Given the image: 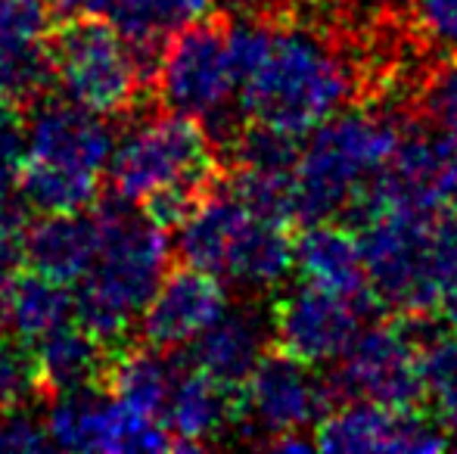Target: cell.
I'll list each match as a JSON object with an SVG mask.
<instances>
[{
  "instance_id": "obj_1",
  "label": "cell",
  "mask_w": 457,
  "mask_h": 454,
  "mask_svg": "<svg viewBox=\"0 0 457 454\" xmlns=\"http://www.w3.org/2000/svg\"><path fill=\"white\" fill-rule=\"evenodd\" d=\"M364 85L367 78L324 29L271 22L268 47L237 87V103L246 119L308 137L364 94Z\"/></svg>"
},
{
  "instance_id": "obj_2",
  "label": "cell",
  "mask_w": 457,
  "mask_h": 454,
  "mask_svg": "<svg viewBox=\"0 0 457 454\" xmlns=\"http://www.w3.org/2000/svg\"><path fill=\"white\" fill-rule=\"evenodd\" d=\"M94 212L100 219V252L79 280L75 321L106 349H121L131 324L162 284L171 249L165 230L134 202L115 196L94 206Z\"/></svg>"
},
{
  "instance_id": "obj_3",
  "label": "cell",
  "mask_w": 457,
  "mask_h": 454,
  "mask_svg": "<svg viewBox=\"0 0 457 454\" xmlns=\"http://www.w3.org/2000/svg\"><path fill=\"white\" fill-rule=\"evenodd\" d=\"M411 112L389 100L339 112L314 128L295 165V225L343 219L355 196L392 162Z\"/></svg>"
},
{
  "instance_id": "obj_4",
  "label": "cell",
  "mask_w": 457,
  "mask_h": 454,
  "mask_svg": "<svg viewBox=\"0 0 457 454\" xmlns=\"http://www.w3.org/2000/svg\"><path fill=\"white\" fill-rule=\"evenodd\" d=\"M106 171L112 194L134 206L175 184L215 187L224 175L212 131L199 119L181 112H165L131 128L112 146Z\"/></svg>"
},
{
  "instance_id": "obj_5",
  "label": "cell",
  "mask_w": 457,
  "mask_h": 454,
  "mask_svg": "<svg viewBox=\"0 0 457 454\" xmlns=\"http://www.w3.org/2000/svg\"><path fill=\"white\" fill-rule=\"evenodd\" d=\"M153 85L165 110L193 115L209 131H221L224 140L246 119L243 112L234 115L237 72L230 56V22L218 16L196 19L169 37Z\"/></svg>"
},
{
  "instance_id": "obj_6",
  "label": "cell",
  "mask_w": 457,
  "mask_h": 454,
  "mask_svg": "<svg viewBox=\"0 0 457 454\" xmlns=\"http://www.w3.org/2000/svg\"><path fill=\"white\" fill-rule=\"evenodd\" d=\"M54 81L66 100L103 119L121 115L144 97V75L125 35L106 16H72L50 31Z\"/></svg>"
},
{
  "instance_id": "obj_7",
  "label": "cell",
  "mask_w": 457,
  "mask_h": 454,
  "mask_svg": "<svg viewBox=\"0 0 457 454\" xmlns=\"http://www.w3.org/2000/svg\"><path fill=\"white\" fill-rule=\"evenodd\" d=\"M436 212L379 209L352 234L361 246L370 290L386 315H427L442 309L433 268Z\"/></svg>"
},
{
  "instance_id": "obj_8",
  "label": "cell",
  "mask_w": 457,
  "mask_h": 454,
  "mask_svg": "<svg viewBox=\"0 0 457 454\" xmlns=\"http://www.w3.org/2000/svg\"><path fill=\"white\" fill-rule=\"evenodd\" d=\"M324 383L333 408L355 399L389 408H427L423 349L404 315H389L383 324L358 330Z\"/></svg>"
},
{
  "instance_id": "obj_9",
  "label": "cell",
  "mask_w": 457,
  "mask_h": 454,
  "mask_svg": "<svg viewBox=\"0 0 457 454\" xmlns=\"http://www.w3.org/2000/svg\"><path fill=\"white\" fill-rule=\"evenodd\" d=\"M44 424L54 449L66 451H175L162 417H153L100 386L56 395Z\"/></svg>"
},
{
  "instance_id": "obj_10",
  "label": "cell",
  "mask_w": 457,
  "mask_h": 454,
  "mask_svg": "<svg viewBox=\"0 0 457 454\" xmlns=\"http://www.w3.org/2000/svg\"><path fill=\"white\" fill-rule=\"evenodd\" d=\"M314 445L320 451H445L448 430L427 408H389L379 401H343L314 424Z\"/></svg>"
},
{
  "instance_id": "obj_11",
  "label": "cell",
  "mask_w": 457,
  "mask_h": 454,
  "mask_svg": "<svg viewBox=\"0 0 457 454\" xmlns=\"http://www.w3.org/2000/svg\"><path fill=\"white\" fill-rule=\"evenodd\" d=\"M318 367L295 361L271 349L243 386L240 430L259 433L255 442L265 445L280 433H305L330 411L327 383L318 380Z\"/></svg>"
},
{
  "instance_id": "obj_12",
  "label": "cell",
  "mask_w": 457,
  "mask_h": 454,
  "mask_svg": "<svg viewBox=\"0 0 457 454\" xmlns=\"http://www.w3.org/2000/svg\"><path fill=\"white\" fill-rule=\"evenodd\" d=\"M361 311L349 299L302 280V286L274 299L271 343L277 351L308 367H324L339 361L361 330Z\"/></svg>"
},
{
  "instance_id": "obj_13",
  "label": "cell",
  "mask_w": 457,
  "mask_h": 454,
  "mask_svg": "<svg viewBox=\"0 0 457 454\" xmlns=\"http://www.w3.org/2000/svg\"><path fill=\"white\" fill-rule=\"evenodd\" d=\"M228 311V290L221 277L203 268L184 265L165 271L162 284L140 315V334L153 349L175 351L193 345Z\"/></svg>"
},
{
  "instance_id": "obj_14",
  "label": "cell",
  "mask_w": 457,
  "mask_h": 454,
  "mask_svg": "<svg viewBox=\"0 0 457 454\" xmlns=\"http://www.w3.org/2000/svg\"><path fill=\"white\" fill-rule=\"evenodd\" d=\"M112 146L106 119L72 100L37 103L25 134V159L94 177H103V171L109 169Z\"/></svg>"
},
{
  "instance_id": "obj_15",
  "label": "cell",
  "mask_w": 457,
  "mask_h": 454,
  "mask_svg": "<svg viewBox=\"0 0 457 454\" xmlns=\"http://www.w3.org/2000/svg\"><path fill=\"white\" fill-rule=\"evenodd\" d=\"M295 271L305 284L349 299L361 318L386 315L370 290L358 236L339 221L302 225L295 234Z\"/></svg>"
},
{
  "instance_id": "obj_16",
  "label": "cell",
  "mask_w": 457,
  "mask_h": 454,
  "mask_svg": "<svg viewBox=\"0 0 457 454\" xmlns=\"http://www.w3.org/2000/svg\"><path fill=\"white\" fill-rule=\"evenodd\" d=\"M243 420V389H230L218 383L203 367L178 370L165 405V426L175 439V451H199L237 430Z\"/></svg>"
},
{
  "instance_id": "obj_17",
  "label": "cell",
  "mask_w": 457,
  "mask_h": 454,
  "mask_svg": "<svg viewBox=\"0 0 457 454\" xmlns=\"http://www.w3.org/2000/svg\"><path fill=\"white\" fill-rule=\"evenodd\" d=\"M100 252V219L96 212H56L29 225L25 261L62 284H79L94 268Z\"/></svg>"
},
{
  "instance_id": "obj_18",
  "label": "cell",
  "mask_w": 457,
  "mask_h": 454,
  "mask_svg": "<svg viewBox=\"0 0 457 454\" xmlns=\"http://www.w3.org/2000/svg\"><path fill=\"white\" fill-rule=\"evenodd\" d=\"M271 343V318L262 321L255 311H224L196 343H193V364L212 374L230 389H243L259 361L268 355Z\"/></svg>"
},
{
  "instance_id": "obj_19",
  "label": "cell",
  "mask_w": 457,
  "mask_h": 454,
  "mask_svg": "<svg viewBox=\"0 0 457 454\" xmlns=\"http://www.w3.org/2000/svg\"><path fill=\"white\" fill-rule=\"evenodd\" d=\"M31 351H35L44 399L100 386L103 374H106V361L112 355V349L96 343L79 321H66L62 327L50 330L47 336L31 343Z\"/></svg>"
},
{
  "instance_id": "obj_20",
  "label": "cell",
  "mask_w": 457,
  "mask_h": 454,
  "mask_svg": "<svg viewBox=\"0 0 457 454\" xmlns=\"http://www.w3.org/2000/svg\"><path fill=\"white\" fill-rule=\"evenodd\" d=\"M224 177V175H221ZM249 212L228 194L221 181L218 187L193 209V215L178 227L175 252L184 265L203 268L221 277L228 265L230 246H234L240 227L246 225Z\"/></svg>"
},
{
  "instance_id": "obj_21",
  "label": "cell",
  "mask_w": 457,
  "mask_h": 454,
  "mask_svg": "<svg viewBox=\"0 0 457 454\" xmlns=\"http://www.w3.org/2000/svg\"><path fill=\"white\" fill-rule=\"evenodd\" d=\"M181 361L165 358L162 349L153 345H121L112 349L106 361L100 389L109 395L165 420V405H169L171 386L178 380Z\"/></svg>"
},
{
  "instance_id": "obj_22",
  "label": "cell",
  "mask_w": 457,
  "mask_h": 454,
  "mask_svg": "<svg viewBox=\"0 0 457 454\" xmlns=\"http://www.w3.org/2000/svg\"><path fill=\"white\" fill-rule=\"evenodd\" d=\"M295 268V236L287 225L255 219L249 215L240 227L234 246H230L228 265L221 277L246 286V290L265 293L280 286Z\"/></svg>"
},
{
  "instance_id": "obj_23",
  "label": "cell",
  "mask_w": 457,
  "mask_h": 454,
  "mask_svg": "<svg viewBox=\"0 0 457 454\" xmlns=\"http://www.w3.org/2000/svg\"><path fill=\"white\" fill-rule=\"evenodd\" d=\"M75 315V293L69 284L41 271L12 274L10 284V327L19 340L37 343L50 330L62 327Z\"/></svg>"
},
{
  "instance_id": "obj_24",
  "label": "cell",
  "mask_w": 457,
  "mask_h": 454,
  "mask_svg": "<svg viewBox=\"0 0 457 454\" xmlns=\"http://www.w3.org/2000/svg\"><path fill=\"white\" fill-rule=\"evenodd\" d=\"M19 187H22L29 209L41 215L85 212L100 200V177L31 162V159H22L19 165Z\"/></svg>"
},
{
  "instance_id": "obj_25",
  "label": "cell",
  "mask_w": 457,
  "mask_h": 454,
  "mask_svg": "<svg viewBox=\"0 0 457 454\" xmlns=\"http://www.w3.org/2000/svg\"><path fill=\"white\" fill-rule=\"evenodd\" d=\"M224 146H228V162L240 169L295 171L305 150V137L268 121L243 119V125L224 140Z\"/></svg>"
},
{
  "instance_id": "obj_26",
  "label": "cell",
  "mask_w": 457,
  "mask_h": 454,
  "mask_svg": "<svg viewBox=\"0 0 457 454\" xmlns=\"http://www.w3.org/2000/svg\"><path fill=\"white\" fill-rule=\"evenodd\" d=\"M221 184L255 219L287 227L295 225V171H262L230 165Z\"/></svg>"
},
{
  "instance_id": "obj_27",
  "label": "cell",
  "mask_w": 457,
  "mask_h": 454,
  "mask_svg": "<svg viewBox=\"0 0 457 454\" xmlns=\"http://www.w3.org/2000/svg\"><path fill=\"white\" fill-rule=\"evenodd\" d=\"M423 380H427V411L457 442V330L439 311V327L423 343Z\"/></svg>"
},
{
  "instance_id": "obj_28",
  "label": "cell",
  "mask_w": 457,
  "mask_h": 454,
  "mask_svg": "<svg viewBox=\"0 0 457 454\" xmlns=\"http://www.w3.org/2000/svg\"><path fill=\"white\" fill-rule=\"evenodd\" d=\"M417 112L457 144V54L442 56L417 87Z\"/></svg>"
},
{
  "instance_id": "obj_29",
  "label": "cell",
  "mask_w": 457,
  "mask_h": 454,
  "mask_svg": "<svg viewBox=\"0 0 457 454\" xmlns=\"http://www.w3.org/2000/svg\"><path fill=\"white\" fill-rule=\"evenodd\" d=\"M31 399H44L35 351L25 340H0V411L25 408Z\"/></svg>"
},
{
  "instance_id": "obj_30",
  "label": "cell",
  "mask_w": 457,
  "mask_h": 454,
  "mask_svg": "<svg viewBox=\"0 0 457 454\" xmlns=\"http://www.w3.org/2000/svg\"><path fill=\"white\" fill-rule=\"evenodd\" d=\"M411 31L442 56L457 54V0H408Z\"/></svg>"
},
{
  "instance_id": "obj_31",
  "label": "cell",
  "mask_w": 457,
  "mask_h": 454,
  "mask_svg": "<svg viewBox=\"0 0 457 454\" xmlns=\"http://www.w3.org/2000/svg\"><path fill=\"white\" fill-rule=\"evenodd\" d=\"M50 31L44 0H0V44L47 41Z\"/></svg>"
},
{
  "instance_id": "obj_32",
  "label": "cell",
  "mask_w": 457,
  "mask_h": 454,
  "mask_svg": "<svg viewBox=\"0 0 457 454\" xmlns=\"http://www.w3.org/2000/svg\"><path fill=\"white\" fill-rule=\"evenodd\" d=\"M54 449L47 436V424L31 417L25 408H6L0 411V451H44Z\"/></svg>"
},
{
  "instance_id": "obj_33",
  "label": "cell",
  "mask_w": 457,
  "mask_h": 454,
  "mask_svg": "<svg viewBox=\"0 0 457 454\" xmlns=\"http://www.w3.org/2000/svg\"><path fill=\"white\" fill-rule=\"evenodd\" d=\"M153 6H156V16L162 19L165 29L175 35L184 25L209 16L212 0H153Z\"/></svg>"
},
{
  "instance_id": "obj_34",
  "label": "cell",
  "mask_w": 457,
  "mask_h": 454,
  "mask_svg": "<svg viewBox=\"0 0 457 454\" xmlns=\"http://www.w3.org/2000/svg\"><path fill=\"white\" fill-rule=\"evenodd\" d=\"M125 4L128 0H54V10L60 12L62 19H72V16H106V19H112Z\"/></svg>"
},
{
  "instance_id": "obj_35",
  "label": "cell",
  "mask_w": 457,
  "mask_h": 454,
  "mask_svg": "<svg viewBox=\"0 0 457 454\" xmlns=\"http://www.w3.org/2000/svg\"><path fill=\"white\" fill-rule=\"evenodd\" d=\"M224 10L240 12V16H259V19H271L274 12L293 6V0H218Z\"/></svg>"
},
{
  "instance_id": "obj_36",
  "label": "cell",
  "mask_w": 457,
  "mask_h": 454,
  "mask_svg": "<svg viewBox=\"0 0 457 454\" xmlns=\"http://www.w3.org/2000/svg\"><path fill=\"white\" fill-rule=\"evenodd\" d=\"M10 284H12V271L0 268V334L10 327Z\"/></svg>"
}]
</instances>
